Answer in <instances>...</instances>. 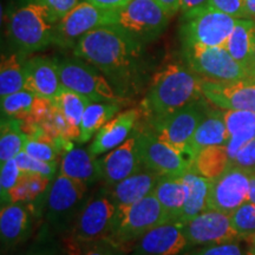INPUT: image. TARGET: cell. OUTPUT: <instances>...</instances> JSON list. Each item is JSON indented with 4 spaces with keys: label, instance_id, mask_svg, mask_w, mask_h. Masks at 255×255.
I'll return each instance as SVG.
<instances>
[{
    "label": "cell",
    "instance_id": "obj_1",
    "mask_svg": "<svg viewBox=\"0 0 255 255\" xmlns=\"http://www.w3.org/2000/svg\"><path fill=\"white\" fill-rule=\"evenodd\" d=\"M72 52L100 70L123 100L144 87L148 71L144 44L113 25L88 32Z\"/></svg>",
    "mask_w": 255,
    "mask_h": 255
},
{
    "label": "cell",
    "instance_id": "obj_2",
    "mask_svg": "<svg viewBox=\"0 0 255 255\" xmlns=\"http://www.w3.org/2000/svg\"><path fill=\"white\" fill-rule=\"evenodd\" d=\"M203 79L181 63L167 64L156 72L141 103L149 123L200 101L203 97Z\"/></svg>",
    "mask_w": 255,
    "mask_h": 255
},
{
    "label": "cell",
    "instance_id": "obj_3",
    "mask_svg": "<svg viewBox=\"0 0 255 255\" xmlns=\"http://www.w3.org/2000/svg\"><path fill=\"white\" fill-rule=\"evenodd\" d=\"M58 19L39 0L18 6L8 19V34L18 51L30 55L53 45Z\"/></svg>",
    "mask_w": 255,
    "mask_h": 255
},
{
    "label": "cell",
    "instance_id": "obj_4",
    "mask_svg": "<svg viewBox=\"0 0 255 255\" xmlns=\"http://www.w3.org/2000/svg\"><path fill=\"white\" fill-rule=\"evenodd\" d=\"M88 184L59 174L44 196L41 216L51 233H68L85 205Z\"/></svg>",
    "mask_w": 255,
    "mask_h": 255
},
{
    "label": "cell",
    "instance_id": "obj_5",
    "mask_svg": "<svg viewBox=\"0 0 255 255\" xmlns=\"http://www.w3.org/2000/svg\"><path fill=\"white\" fill-rule=\"evenodd\" d=\"M116 210L113 200L104 194L89 199L69 231L65 248L70 251V254L79 255V247L89 248L96 242L109 239Z\"/></svg>",
    "mask_w": 255,
    "mask_h": 255
},
{
    "label": "cell",
    "instance_id": "obj_6",
    "mask_svg": "<svg viewBox=\"0 0 255 255\" xmlns=\"http://www.w3.org/2000/svg\"><path fill=\"white\" fill-rule=\"evenodd\" d=\"M170 18L157 0H129L113 9L111 25L145 45L163 33Z\"/></svg>",
    "mask_w": 255,
    "mask_h": 255
},
{
    "label": "cell",
    "instance_id": "obj_7",
    "mask_svg": "<svg viewBox=\"0 0 255 255\" xmlns=\"http://www.w3.org/2000/svg\"><path fill=\"white\" fill-rule=\"evenodd\" d=\"M165 222H168V219L161 203L151 193L132 205L117 208L109 240L123 247Z\"/></svg>",
    "mask_w": 255,
    "mask_h": 255
},
{
    "label": "cell",
    "instance_id": "obj_8",
    "mask_svg": "<svg viewBox=\"0 0 255 255\" xmlns=\"http://www.w3.org/2000/svg\"><path fill=\"white\" fill-rule=\"evenodd\" d=\"M58 73L64 88L85 96L92 102L124 101L103 73L87 60L76 56L58 59Z\"/></svg>",
    "mask_w": 255,
    "mask_h": 255
},
{
    "label": "cell",
    "instance_id": "obj_9",
    "mask_svg": "<svg viewBox=\"0 0 255 255\" xmlns=\"http://www.w3.org/2000/svg\"><path fill=\"white\" fill-rule=\"evenodd\" d=\"M237 21L238 18L210 7L181 15V43L225 47Z\"/></svg>",
    "mask_w": 255,
    "mask_h": 255
},
{
    "label": "cell",
    "instance_id": "obj_10",
    "mask_svg": "<svg viewBox=\"0 0 255 255\" xmlns=\"http://www.w3.org/2000/svg\"><path fill=\"white\" fill-rule=\"evenodd\" d=\"M184 62L197 75L212 81H240L252 78L248 69L238 63L225 47L182 44Z\"/></svg>",
    "mask_w": 255,
    "mask_h": 255
},
{
    "label": "cell",
    "instance_id": "obj_11",
    "mask_svg": "<svg viewBox=\"0 0 255 255\" xmlns=\"http://www.w3.org/2000/svg\"><path fill=\"white\" fill-rule=\"evenodd\" d=\"M113 21V9L101 8L83 0L57 21L53 34V45L60 49H71L88 32Z\"/></svg>",
    "mask_w": 255,
    "mask_h": 255
},
{
    "label": "cell",
    "instance_id": "obj_12",
    "mask_svg": "<svg viewBox=\"0 0 255 255\" xmlns=\"http://www.w3.org/2000/svg\"><path fill=\"white\" fill-rule=\"evenodd\" d=\"M199 102L188 104L187 107L168 116L150 122L152 131L178 154L184 156L189 162L190 142L197 127L205 119V114L201 109Z\"/></svg>",
    "mask_w": 255,
    "mask_h": 255
},
{
    "label": "cell",
    "instance_id": "obj_13",
    "mask_svg": "<svg viewBox=\"0 0 255 255\" xmlns=\"http://www.w3.org/2000/svg\"><path fill=\"white\" fill-rule=\"evenodd\" d=\"M252 173L238 167H231L215 180H210L207 209L232 215L248 201Z\"/></svg>",
    "mask_w": 255,
    "mask_h": 255
},
{
    "label": "cell",
    "instance_id": "obj_14",
    "mask_svg": "<svg viewBox=\"0 0 255 255\" xmlns=\"http://www.w3.org/2000/svg\"><path fill=\"white\" fill-rule=\"evenodd\" d=\"M182 229L190 247L227 244L241 239L233 228L231 215L213 209H207L183 223Z\"/></svg>",
    "mask_w": 255,
    "mask_h": 255
},
{
    "label": "cell",
    "instance_id": "obj_15",
    "mask_svg": "<svg viewBox=\"0 0 255 255\" xmlns=\"http://www.w3.org/2000/svg\"><path fill=\"white\" fill-rule=\"evenodd\" d=\"M138 152L146 169L164 175H183L191 167L190 162L162 141L154 131L137 132Z\"/></svg>",
    "mask_w": 255,
    "mask_h": 255
},
{
    "label": "cell",
    "instance_id": "obj_16",
    "mask_svg": "<svg viewBox=\"0 0 255 255\" xmlns=\"http://www.w3.org/2000/svg\"><path fill=\"white\" fill-rule=\"evenodd\" d=\"M203 98L223 110H247L255 113V83L253 79L212 81L203 79Z\"/></svg>",
    "mask_w": 255,
    "mask_h": 255
},
{
    "label": "cell",
    "instance_id": "obj_17",
    "mask_svg": "<svg viewBox=\"0 0 255 255\" xmlns=\"http://www.w3.org/2000/svg\"><path fill=\"white\" fill-rule=\"evenodd\" d=\"M98 164L101 180L109 187H114L124 178L144 168L138 152L137 132L128 137L122 144L110 150L109 154L98 158Z\"/></svg>",
    "mask_w": 255,
    "mask_h": 255
},
{
    "label": "cell",
    "instance_id": "obj_18",
    "mask_svg": "<svg viewBox=\"0 0 255 255\" xmlns=\"http://www.w3.org/2000/svg\"><path fill=\"white\" fill-rule=\"evenodd\" d=\"M188 248L182 223L169 221L139 238L130 255H180Z\"/></svg>",
    "mask_w": 255,
    "mask_h": 255
},
{
    "label": "cell",
    "instance_id": "obj_19",
    "mask_svg": "<svg viewBox=\"0 0 255 255\" xmlns=\"http://www.w3.org/2000/svg\"><path fill=\"white\" fill-rule=\"evenodd\" d=\"M58 73V59L49 57H32L26 62L25 89L38 97L53 102L63 90Z\"/></svg>",
    "mask_w": 255,
    "mask_h": 255
},
{
    "label": "cell",
    "instance_id": "obj_20",
    "mask_svg": "<svg viewBox=\"0 0 255 255\" xmlns=\"http://www.w3.org/2000/svg\"><path fill=\"white\" fill-rule=\"evenodd\" d=\"M33 212L25 202H13L1 207L0 239L2 251L18 247L30 238Z\"/></svg>",
    "mask_w": 255,
    "mask_h": 255
},
{
    "label": "cell",
    "instance_id": "obj_21",
    "mask_svg": "<svg viewBox=\"0 0 255 255\" xmlns=\"http://www.w3.org/2000/svg\"><path fill=\"white\" fill-rule=\"evenodd\" d=\"M138 115V110L136 109H129L117 114L113 120L98 130L88 150L97 157L98 155L113 150L114 148L122 144L132 131Z\"/></svg>",
    "mask_w": 255,
    "mask_h": 255
},
{
    "label": "cell",
    "instance_id": "obj_22",
    "mask_svg": "<svg viewBox=\"0 0 255 255\" xmlns=\"http://www.w3.org/2000/svg\"><path fill=\"white\" fill-rule=\"evenodd\" d=\"M159 175L145 167L111 187L110 199L117 208L128 207L154 193Z\"/></svg>",
    "mask_w": 255,
    "mask_h": 255
},
{
    "label": "cell",
    "instance_id": "obj_23",
    "mask_svg": "<svg viewBox=\"0 0 255 255\" xmlns=\"http://www.w3.org/2000/svg\"><path fill=\"white\" fill-rule=\"evenodd\" d=\"M154 194L161 203L168 222H178L184 203L189 196V186L183 175L159 176Z\"/></svg>",
    "mask_w": 255,
    "mask_h": 255
},
{
    "label": "cell",
    "instance_id": "obj_24",
    "mask_svg": "<svg viewBox=\"0 0 255 255\" xmlns=\"http://www.w3.org/2000/svg\"><path fill=\"white\" fill-rule=\"evenodd\" d=\"M229 141V132L226 126L223 111L213 110L205 115V119L197 127L195 133L189 146V159L193 164L194 158L196 155L212 145L227 144Z\"/></svg>",
    "mask_w": 255,
    "mask_h": 255
},
{
    "label": "cell",
    "instance_id": "obj_25",
    "mask_svg": "<svg viewBox=\"0 0 255 255\" xmlns=\"http://www.w3.org/2000/svg\"><path fill=\"white\" fill-rule=\"evenodd\" d=\"M60 174L89 186L101 180L98 158L85 149L72 148L63 155Z\"/></svg>",
    "mask_w": 255,
    "mask_h": 255
},
{
    "label": "cell",
    "instance_id": "obj_26",
    "mask_svg": "<svg viewBox=\"0 0 255 255\" xmlns=\"http://www.w3.org/2000/svg\"><path fill=\"white\" fill-rule=\"evenodd\" d=\"M223 117L229 132L227 149L232 161L242 145L255 139V113L247 110H225Z\"/></svg>",
    "mask_w": 255,
    "mask_h": 255
},
{
    "label": "cell",
    "instance_id": "obj_27",
    "mask_svg": "<svg viewBox=\"0 0 255 255\" xmlns=\"http://www.w3.org/2000/svg\"><path fill=\"white\" fill-rule=\"evenodd\" d=\"M255 46V19H238L225 49L231 56L251 71L252 53ZM252 73V72H251Z\"/></svg>",
    "mask_w": 255,
    "mask_h": 255
},
{
    "label": "cell",
    "instance_id": "obj_28",
    "mask_svg": "<svg viewBox=\"0 0 255 255\" xmlns=\"http://www.w3.org/2000/svg\"><path fill=\"white\" fill-rule=\"evenodd\" d=\"M27 55L15 51L2 56L0 65V97L14 94L25 89Z\"/></svg>",
    "mask_w": 255,
    "mask_h": 255
},
{
    "label": "cell",
    "instance_id": "obj_29",
    "mask_svg": "<svg viewBox=\"0 0 255 255\" xmlns=\"http://www.w3.org/2000/svg\"><path fill=\"white\" fill-rule=\"evenodd\" d=\"M184 181L189 186V196L184 203L178 222L186 223L199 215L200 213L207 210V201L210 188V180L201 176L193 169H188L183 174Z\"/></svg>",
    "mask_w": 255,
    "mask_h": 255
},
{
    "label": "cell",
    "instance_id": "obj_30",
    "mask_svg": "<svg viewBox=\"0 0 255 255\" xmlns=\"http://www.w3.org/2000/svg\"><path fill=\"white\" fill-rule=\"evenodd\" d=\"M85 96L63 88L58 97L52 102L65 117L69 124V137L71 141H78L81 137V122L85 109L91 103Z\"/></svg>",
    "mask_w": 255,
    "mask_h": 255
},
{
    "label": "cell",
    "instance_id": "obj_31",
    "mask_svg": "<svg viewBox=\"0 0 255 255\" xmlns=\"http://www.w3.org/2000/svg\"><path fill=\"white\" fill-rule=\"evenodd\" d=\"M122 108V102H91L81 122L79 143H87L104 124L113 120Z\"/></svg>",
    "mask_w": 255,
    "mask_h": 255
},
{
    "label": "cell",
    "instance_id": "obj_32",
    "mask_svg": "<svg viewBox=\"0 0 255 255\" xmlns=\"http://www.w3.org/2000/svg\"><path fill=\"white\" fill-rule=\"evenodd\" d=\"M231 167L232 161L228 154L227 144H222L202 149L194 158L190 169L208 180H215Z\"/></svg>",
    "mask_w": 255,
    "mask_h": 255
},
{
    "label": "cell",
    "instance_id": "obj_33",
    "mask_svg": "<svg viewBox=\"0 0 255 255\" xmlns=\"http://www.w3.org/2000/svg\"><path fill=\"white\" fill-rule=\"evenodd\" d=\"M26 135L20 127V121L2 116L0 127V162L14 158L23 151Z\"/></svg>",
    "mask_w": 255,
    "mask_h": 255
},
{
    "label": "cell",
    "instance_id": "obj_34",
    "mask_svg": "<svg viewBox=\"0 0 255 255\" xmlns=\"http://www.w3.org/2000/svg\"><path fill=\"white\" fill-rule=\"evenodd\" d=\"M51 184V178L37 174H20L18 183L11 193V201L13 202L33 203L39 200Z\"/></svg>",
    "mask_w": 255,
    "mask_h": 255
},
{
    "label": "cell",
    "instance_id": "obj_35",
    "mask_svg": "<svg viewBox=\"0 0 255 255\" xmlns=\"http://www.w3.org/2000/svg\"><path fill=\"white\" fill-rule=\"evenodd\" d=\"M36 100L37 96L26 89L1 97L2 116L12 117L19 121L30 120Z\"/></svg>",
    "mask_w": 255,
    "mask_h": 255
},
{
    "label": "cell",
    "instance_id": "obj_36",
    "mask_svg": "<svg viewBox=\"0 0 255 255\" xmlns=\"http://www.w3.org/2000/svg\"><path fill=\"white\" fill-rule=\"evenodd\" d=\"M233 228L241 239H248L255 234V205L245 202L231 215Z\"/></svg>",
    "mask_w": 255,
    "mask_h": 255
},
{
    "label": "cell",
    "instance_id": "obj_37",
    "mask_svg": "<svg viewBox=\"0 0 255 255\" xmlns=\"http://www.w3.org/2000/svg\"><path fill=\"white\" fill-rule=\"evenodd\" d=\"M17 162L14 158L8 159L0 164V197H1V207H5L12 203L11 193L18 183L20 177Z\"/></svg>",
    "mask_w": 255,
    "mask_h": 255
},
{
    "label": "cell",
    "instance_id": "obj_38",
    "mask_svg": "<svg viewBox=\"0 0 255 255\" xmlns=\"http://www.w3.org/2000/svg\"><path fill=\"white\" fill-rule=\"evenodd\" d=\"M14 159L17 162L19 170L23 174H37L41 175V176L49 177L51 180H52V177L56 174L57 162L49 163V162L40 161V159L32 157V156L26 154L24 150L19 152Z\"/></svg>",
    "mask_w": 255,
    "mask_h": 255
},
{
    "label": "cell",
    "instance_id": "obj_39",
    "mask_svg": "<svg viewBox=\"0 0 255 255\" xmlns=\"http://www.w3.org/2000/svg\"><path fill=\"white\" fill-rule=\"evenodd\" d=\"M23 150L32 157L44 162H49V163L57 162V156L59 154L58 149L52 143L37 141V139L28 138L27 136Z\"/></svg>",
    "mask_w": 255,
    "mask_h": 255
},
{
    "label": "cell",
    "instance_id": "obj_40",
    "mask_svg": "<svg viewBox=\"0 0 255 255\" xmlns=\"http://www.w3.org/2000/svg\"><path fill=\"white\" fill-rule=\"evenodd\" d=\"M232 167H238L254 174L255 171V139L247 142L239 149L232 159Z\"/></svg>",
    "mask_w": 255,
    "mask_h": 255
},
{
    "label": "cell",
    "instance_id": "obj_41",
    "mask_svg": "<svg viewBox=\"0 0 255 255\" xmlns=\"http://www.w3.org/2000/svg\"><path fill=\"white\" fill-rule=\"evenodd\" d=\"M208 7L238 19L246 17V0H209Z\"/></svg>",
    "mask_w": 255,
    "mask_h": 255
},
{
    "label": "cell",
    "instance_id": "obj_42",
    "mask_svg": "<svg viewBox=\"0 0 255 255\" xmlns=\"http://www.w3.org/2000/svg\"><path fill=\"white\" fill-rule=\"evenodd\" d=\"M18 255H64V248L51 238L43 235L36 244Z\"/></svg>",
    "mask_w": 255,
    "mask_h": 255
},
{
    "label": "cell",
    "instance_id": "obj_43",
    "mask_svg": "<svg viewBox=\"0 0 255 255\" xmlns=\"http://www.w3.org/2000/svg\"><path fill=\"white\" fill-rule=\"evenodd\" d=\"M189 255H248V253L242 251L241 247L235 242H227V244L210 245Z\"/></svg>",
    "mask_w": 255,
    "mask_h": 255
},
{
    "label": "cell",
    "instance_id": "obj_44",
    "mask_svg": "<svg viewBox=\"0 0 255 255\" xmlns=\"http://www.w3.org/2000/svg\"><path fill=\"white\" fill-rule=\"evenodd\" d=\"M122 248L123 247L107 239V240H101L91 245L83 252L82 255H123Z\"/></svg>",
    "mask_w": 255,
    "mask_h": 255
},
{
    "label": "cell",
    "instance_id": "obj_45",
    "mask_svg": "<svg viewBox=\"0 0 255 255\" xmlns=\"http://www.w3.org/2000/svg\"><path fill=\"white\" fill-rule=\"evenodd\" d=\"M50 8V11L59 19L78 4L79 0H39Z\"/></svg>",
    "mask_w": 255,
    "mask_h": 255
},
{
    "label": "cell",
    "instance_id": "obj_46",
    "mask_svg": "<svg viewBox=\"0 0 255 255\" xmlns=\"http://www.w3.org/2000/svg\"><path fill=\"white\" fill-rule=\"evenodd\" d=\"M209 0H180V13L186 15L208 7Z\"/></svg>",
    "mask_w": 255,
    "mask_h": 255
},
{
    "label": "cell",
    "instance_id": "obj_47",
    "mask_svg": "<svg viewBox=\"0 0 255 255\" xmlns=\"http://www.w3.org/2000/svg\"><path fill=\"white\" fill-rule=\"evenodd\" d=\"M88 1L92 2V4L98 6L101 8L105 9H115L119 8L124 4H127L129 0H88Z\"/></svg>",
    "mask_w": 255,
    "mask_h": 255
},
{
    "label": "cell",
    "instance_id": "obj_48",
    "mask_svg": "<svg viewBox=\"0 0 255 255\" xmlns=\"http://www.w3.org/2000/svg\"><path fill=\"white\" fill-rule=\"evenodd\" d=\"M157 2L170 17L180 12V0H157Z\"/></svg>",
    "mask_w": 255,
    "mask_h": 255
},
{
    "label": "cell",
    "instance_id": "obj_49",
    "mask_svg": "<svg viewBox=\"0 0 255 255\" xmlns=\"http://www.w3.org/2000/svg\"><path fill=\"white\" fill-rule=\"evenodd\" d=\"M255 19V0H246V17Z\"/></svg>",
    "mask_w": 255,
    "mask_h": 255
},
{
    "label": "cell",
    "instance_id": "obj_50",
    "mask_svg": "<svg viewBox=\"0 0 255 255\" xmlns=\"http://www.w3.org/2000/svg\"><path fill=\"white\" fill-rule=\"evenodd\" d=\"M248 202H252L255 205V174H253L251 176L250 193H248Z\"/></svg>",
    "mask_w": 255,
    "mask_h": 255
},
{
    "label": "cell",
    "instance_id": "obj_51",
    "mask_svg": "<svg viewBox=\"0 0 255 255\" xmlns=\"http://www.w3.org/2000/svg\"><path fill=\"white\" fill-rule=\"evenodd\" d=\"M248 240H250V247H248L247 253L248 255H255V234L248 238Z\"/></svg>",
    "mask_w": 255,
    "mask_h": 255
},
{
    "label": "cell",
    "instance_id": "obj_52",
    "mask_svg": "<svg viewBox=\"0 0 255 255\" xmlns=\"http://www.w3.org/2000/svg\"><path fill=\"white\" fill-rule=\"evenodd\" d=\"M251 72H252V77L255 75V46L253 49V53H252V63H251Z\"/></svg>",
    "mask_w": 255,
    "mask_h": 255
},
{
    "label": "cell",
    "instance_id": "obj_53",
    "mask_svg": "<svg viewBox=\"0 0 255 255\" xmlns=\"http://www.w3.org/2000/svg\"><path fill=\"white\" fill-rule=\"evenodd\" d=\"M251 79H253V81H254V83H255V75H254V76H253V77H252Z\"/></svg>",
    "mask_w": 255,
    "mask_h": 255
},
{
    "label": "cell",
    "instance_id": "obj_54",
    "mask_svg": "<svg viewBox=\"0 0 255 255\" xmlns=\"http://www.w3.org/2000/svg\"><path fill=\"white\" fill-rule=\"evenodd\" d=\"M254 174H255V171H254Z\"/></svg>",
    "mask_w": 255,
    "mask_h": 255
}]
</instances>
